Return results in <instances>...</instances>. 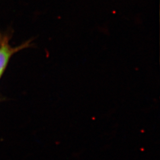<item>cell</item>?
I'll list each match as a JSON object with an SVG mask.
<instances>
[{"label": "cell", "mask_w": 160, "mask_h": 160, "mask_svg": "<svg viewBox=\"0 0 160 160\" xmlns=\"http://www.w3.org/2000/svg\"><path fill=\"white\" fill-rule=\"evenodd\" d=\"M7 35L0 34V78L6 68L12 55L24 48L31 46V40H28L20 46L12 48L10 45Z\"/></svg>", "instance_id": "1"}]
</instances>
